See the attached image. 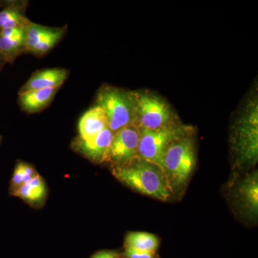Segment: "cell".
Wrapping results in <instances>:
<instances>
[{
	"label": "cell",
	"instance_id": "1",
	"mask_svg": "<svg viewBox=\"0 0 258 258\" xmlns=\"http://www.w3.org/2000/svg\"><path fill=\"white\" fill-rule=\"evenodd\" d=\"M112 173L120 182L146 196L167 201L172 195L162 169L140 158L124 166L113 167Z\"/></svg>",
	"mask_w": 258,
	"mask_h": 258
},
{
	"label": "cell",
	"instance_id": "2",
	"mask_svg": "<svg viewBox=\"0 0 258 258\" xmlns=\"http://www.w3.org/2000/svg\"><path fill=\"white\" fill-rule=\"evenodd\" d=\"M96 106L104 112L108 128L113 134L133 125L136 109L134 91L104 85L97 93Z\"/></svg>",
	"mask_w": 258,
	"mask_h": 258
},
{
	"label": "cell",
	"instance_id": "3",
	"mask_svg": "<svg viewBox=\"0 0 258 258\" xmlns=\"http://www.w3.org/2000/svg\"><path fill=\"white\" fill-rule=\"evenodd\" d=\"M195 164L196 153L191 136L176 141L169 147L163 161V171L172 194L186 184Z\"/></svg>",
	"mask_w": 258,
	"mask_h": 258
},
{
	"label": "cell",
	"instance_id": "4",
	"mask_svg": "<svg viewBox=\"0 0 258 258\" xmlns=\"http://www.w3.org/2000/svg\"><path fill=\"white\" fill-rule=\"evenodd\" d=\"M257 100H251L234 127L233 150L239 164L254 165L258 158Z\"/></svg>",
	"mask_w": 258,
	"mask_h": 258
},
{
	"label": "cell",
	"instance_id": "5",
	"mask_svg": "<svg viewBox=\"0 0 258 258\" xmlns=\"http://www.w3.org/2000/svg\"><path fill=\"white\" fill-rule=\"evenodd\" d=\"M139 131L138 157L156 164L163 170V161L167 149L176 141L192 135L194 129L190 125L176 123L159 130Z\"/></svg>",
	"mask_w": 258,
	"mask_h": 258
},
{
	"label": "cell",
	"instance_id": "6",
	"mask_svg": "<svg viewBox=\"0 0 258 258\" xmlns=\"http://www.w3.org/2000/svg\"><path fill=\"white\" fill-rule=\"evenodd\" d=\"M134 96L133 125L139 130H159L177 123L171 106L161 97L147 91H134Z\"/></svg>",
	"mask_w": 258,
	"mask_h": 258
},
{
	"label": "cell",
	"instance_id": "7",
	"mask_svg": "<svg viewBox=\"0 0 258 258\" xmlns=\"http://www.w3.org/2000/svg\"><path fill=\"white\" fill-rule=\"evenodd\" d=\"M68 31V25L49 27L30 22L26 28L25 53L43 56L61 41Z\"/></svg>",
	"mask_w": 258,
	"mask_h": 258
},
{
	"label": "cell",
	"instance_id": "8",
	"mask_svg": "<svg viewBox=\"0 0 258 258\" xmlns=\"http://www.w3.org/2000/svg\"><path fill=\"white\" fill-rule=\"evenodd\" d=\"M139 139V129L134 125L120 129L113 135L104 162L111 163L113 167L128 164L138 157Z\"/></svg>",
	"mask_w": 258,
	"mask_h": 258
},
{
	"label": "cell",
	"instance_id": "9",
	"mask_svg": "<svg viewBox=\"0 0 258 258\" xmlns=\"http://www.w3.org/2000/svg\"><path fill=\"white\" fill-rule=\"evenodd\" d=\"M113 135L114 134L109 128H106L88 142L76 139L73 144V147L76 152L81 153L93 162L103 163L111 146Z\"/></svg>",
	"mask_w": 258,
	"mask_h": 258
},
{
	"label": "cell",
	"instance_id": "10",
	"mask_svg": "<svg viewBox=\"0 0 258 258\" xmlns=\"http://www.w3.org/2000/svg\"><path fill=\"white\" fill-rule=\"evenodd\" d=\"M69 76V71L62 68H54L35 71L22 86L18 93L34 90L60 88Z\"/></svg>",
	"mask_w": 258,
	"mask_h": 258
},
{
	"label": "cell",
	"instance_id": "11",
	"mask_svg": "<svg viewBox=\"0 0 258 258\" xmlns=\"http://www.w3.org/2000/svg\"><path fill=\"white\" fill-rule=\"evenodd\" d=\"M0 31L5 29L26 28L30 20L26 16L28 1H5L1 3Z\"/></svg>",
	"mask_w": 258,
	"mask_h": 258
},
{
	"label": "cell",
	"instance_id": "12",
	"mask_svg": "<svg viewBox=\"0 0 258 258\" xmlns=\"http://www.w3.org/2000/svg\"><path fill=\"white\" fill-rule=\"evenodd\" d=\"M60 88L34 90L18 93V104L22 111L38 113L50 106Z\"/></svg>",
	"mask_w": 258,
	"mask_h": 258
},
{
	"label": "cell",
	"instance_id": "13",
	"mask_svg": "<svg viewBox=\"0 0 258 258\" xmlns=\"http://www.w3.org/2000/svg\"><path fill=\"white\" fill-rule=\"evenodd\" d=\"M106 128L108 123L104 112L99 106L95 105L81 116L79 122L78 139L88 142Z\"/></svg>",
	"mask_w": 258,
	"mask_h": 258
},
{
	"label": "cell",
	"instance_id": "14",
	"mask_svg": "<svg viewBox=\"0 0 258 258\" xmlns=\"http://www.w3.org/2000/svg\"><path fill=\"white\" fill-rule=\"evenodd\" d=\"M237 196L244 210L250 217L257 216L258 175L257 171L249 174L239 184Z\"/></svg>",
	"mask_w": 258,
	"mask_h": 258
},
{
	"label": "cell",
	"instance_id": "15",
	"mask_svg": "<svg viewBox=\"0 0 258 258\" xmlns=\"http://www.w3.org/2000/svg\"><path fill=\"white\" fill-rule=\"evenodd\" d=\"M26 29L12 37L0 35V52L5 63H13L19 55L25 53Z\"/></svg>",
	"mask_w": 258,
	"mask_h": 258
},
{
	"label": "cell",
	"instance_id": "16",
	"mask_svg": "<svg viewBox=\"0 0 258 258\" xmlns=\"http://www.w3.org/2000/svg\"><path fill=\"white\" fill-rule=\"evenodd\" d=\"M46 186L41 176L37 174L28 182L12 191L13 196L25 200L30 204L41 202L46 195Z\"/></svg>",
	"mask_w": 258,
	"mask_h": 258
},
{
	"label": "cell",
	"instance_id": "17",
	"mask_svg": "<svg viewBox=\"0 0 258 258\" xmlns=\"http://www.w3.org/2000/svg\"><path fill=\"white\" fill-rule=\"evenodd\" d=\"M157 236L149 232H129L125 239V248H132L145 252H156L159 247Z\"/></svg>",
	"mask_w": 258,
	"mask_h": 258
},
{
	"label": "cell",
	"instance_id": "18",
	"mask_svg": "<svg viewBox=\"0 0 258 258\" xmlns=\"http://www.w3.org/2000/svg\"><path fill=\"white\" fill-rule=\"evenodd\" d=\"M24 168H25V163L20 162L17 164L14 174H13V179H12V191L18 189L20 186L23 184Z\"/></svg>",
	"mask_w": 258,
	"mask_h": 258
},
{
	"label": "cell",
	"instance_id": "19",
	"mask_svg": "<svg viewBox=\"0 0 258 258\" xmlns=\"http://www.w3.org/2000/svg\"><path fill=\"white\" fill-rule=\"evenodd\" d=\"M124 258H156V252H145L132 248H125Z\"/></svg>",
	"mask_w": 258,
	"mask_h": 258
},
{
	"label": "cell",
	"instance_id": "20",
	"mask_svg": "<svg viewBox=\"0 0 258 258\" xmlns=\"http://www.w3.org/2000/svg\"><path fill=\"white\" fill-rule=\"evenodd\" d=\"M92 258H120V256L114 251L105 250L97 252Z\"/></svg>",
	"mask_w": 258,
	"mask_h": 258
},
{
	"label": "cell",
	"instance_id": "21",
	"mask_svg": "<svg viewBox=\"0 0 258 258\" xmlns=\"http://www.w3.org/2000/svg\"><path fill=\"white\" fill-rule=\"evenodd\" d=\"M5 63L4 59H3V56L0 55V70L3 69V66H5Z\"/></svg>",
	"mask_w": 258,
	"mask_h": 258
},
{
	"label": "cell",
	"instance_id": "22",
	"mask_svg": "<svg viewBox=\"0 0 258 258\" xmlns=\"http://www.w3.org/2000/svg\"><path fill=\"white\" fill-rule=\"evenodd\" d=\"M2 137H0V143H1Z\"/></svg>",
	"mask_w": 258,
	"mask_h": 258
}]
</instances>
